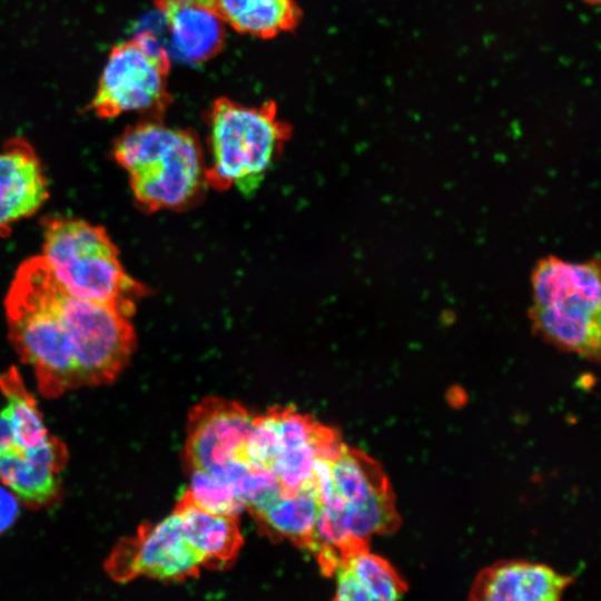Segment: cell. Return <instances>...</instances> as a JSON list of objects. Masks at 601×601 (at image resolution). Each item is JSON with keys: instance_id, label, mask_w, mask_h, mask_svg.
Instances as JSON below:
<instances>
[{"instance_id": "1", "label": "cell", "mask_w": 601, "mask_h": 601, "mask_svg": "<svg viewBox=\"0 0 601 601\" xmlns=\"http://www.w3.org/2000/svg\"><path fill=\"white\" fill-rule=\"evenodd\" d=\"M316 487L319 513L309 552L326 577L342 553L370 546L372 536L393 533L401 523L382 466L344 442L319 462Z\"/></svg>"}, {"instance_id": "2", "label": "cell", "mask_w": 601, "mask_h": 601, "mask_svg": "<svg viewBox=\"0 0 601 601\" xmlns=\"http://www.w3.org/2000/svg\"><path fill=\"white\" fill-rule=\"evenodd\" d=\"M69 297L41 255L19 265L4 297L9 337L47 397L80 386Z\"/></svg>"}, {"instance_id": "3", "label": "cell", "mask_w": 601, "mask_h": 601, "mask_svg": "<svg viewBox=\"0 0 601 601\" xmlns=\"http://www.w3.org/2000/svg\"><path fill=\"white\" fill-rule=\"evenodd\" d=\"M111 152L147 214L190 208L207 188L205 148L190 129L144 119L116 138Z\"/></svg>"}, {"instance_id": "4", "label": "cell", "mask_w": 601, "mask_h": 601, "mask_svg": "<svg viewBox=\"0 0 601 601\" xmlns=\"http://www.w3.org/2000/svg\"><path fill=\"white\" fill-rule=\"evenodd\" d=\"M206 185L217 191L237 188L253 194L292 137L274 100L248 106L216 98L205 115Z\"/></svg>"}, {"instance_id": "5", "label": "cell", "mask_w": 601, "mask_h": 601, "mask_svg": "<svg viewBox=\"0 0 601 601\" xmlns=\"http://www.w3.org/2000/svg\"><path fill=\"white\" fill-rule=\"evenodd\" d=\"M599 258H540L531 273L532 329L549 344L589 359L600 356Z\"/></svg>"}, {"instance_id": "6", "label": "cell", "mask_w": 601, "mask_h": 601, "mask_svg": "<svg viewBox=\"0 0 601 601\" xmlns=\"http://www.w3.org/2000/svg\"><path fill=\"white\" fill-rule=\"evenodd\" d=\"M41 223V256L62 287L131 316L148 290L126 273L106 229L67 216H48Z\"/></svg>"}, {"instance_id": "7", "label": "cell", "mask_w": 601, "mask_h": 601, "mask_svg": "<svg viewBox=\"0 0 601 601\" xmlns=\"http://www.w3.org/2000/svg\"><path fill=\"white\" fill-rule=\"evenodd\" d=\"M333 427L293 406H277L255 414L247 440L250 463L269 472L286 490L316 484L321 461L342 444Z\"/></svg>"}, {"instance_id": "8", "label": "cell", "mask_w": 601, "mask_h": 601, "mask_svg": "<svg viewBox=\"0 0 601 601\" xmlns=\"http://www.w3.org/2000/svg\"><path fill=\"white\" fill-rule=\"evenodd\" d=\"M170 57L149 31L115 45L106 60L88 106L102 119L137 112L160 119L173 97L168 88Z\"/></svg>"}, {"instance_id": "9", "label": "cell", "mask_w": 601, "mask_h": 601, "mask_svg": "<svg viewBox=\"0 0 601 601\" xmlns=\"http://www.w3.org/2000/svg\"><path fill=\"white\" fill-rule=\"evenodd\" d=\"M105 569L118 582L142 577L175 582L198 577L206 562L174 509L161 520L141 524L135 534L124 538L112 549Z\"/></svg>"}, {"instance_id": "10", "label": "cell", "mask_w": 601, "mask_h": 601, "mask_svg": "<svg viewBox=\"0 0 601 601\" xmlns=\"http://www.w3.org/2000/svg\"><path fill=\"white\" fill-rule=\"evenodd\" d=\"M254 415L244 405L220 397H207L196 404L186 425V471H200L226 483L250 463L246 445Z\"/></svg>"}, {"instance_id": "11", "label": "cell", "mask_w": 601, "mask_h": 601, "mask_svg": "<svg viewBox=\"0 0 601 601\" xmlns=\"http://www.w3.org/2000/svg\"><path fill=\"white\" fill-rule=\"evenodd\" d=\"M49 197L42 162L26 138L11 137L0 145V236L35 215Z\"/></svg>"}, {"instance_id": "12", "label": "cell", "mask_w": 601, "mask_h": 601, "mask_svg": "<svg viewBox=\"0 0 601 601\" xmlns=\"http://www.w3.org/2000/svg\"><path fill=\"white\" fill-rule=\"evenodd\" d=\"M571 582L546 564L505 560L476 574L469 601H560Z\"/></svg>"}, {"instance_id": "13", "label": "cell", "mask_w": 601, "mask_h": 601, "mask_svg": "<svg viewBox=\"0 0 601 601\" xmlns=\"http://www.w3.org/2000/svg\"><path fill=\"white\" fill-rule=\"evenodd\" d=\"M246 510L270 539L287 540L311 551L319 513L316 484L296 490L276 485L250 503Z\"/></svg>"}, {"instance_id": "14", "label": "cell", "mask_w": 601, "mask_h": 601, "mask_svg": "<svg viewBox=\"0 0 601 601\" xmlns=\"http://www.w3.org/2000/svg\"><path fill=\"white\" fill-rule=\"evenodd\" d=\"M167 27L176 55L185 62L201 65L225 46V23L208 7L194 0H154Z\"/></svg>"}, {"instance_id": "15", "label": "cell", "mask_w": 601, "mask_h": 601, "mask_svg": "<svg viewBox=\"0 0 601 601\" xmlns=\"http://www.w3.org/2000/svg\"><path fill=\"white\" fill-rule=\"evenodd\" d=\"M67 456L66 445L56 436L32 453L2 455L0 482L27 505H48L58 497Z\"/></svg>"}, {"instance_id": "16", "label": "cell", "mask_w": 601, "mask_h": 601, "mask_svg": "<svg viewBox=\"0 0 601 601\" xmlns=\"http://www.w3.org/2000/svg\"><path fill=\"white\" fill-rule=\"evenodd\" d=\"M332 601H401L407 585L385 558L362 546L342 553L333 569Z\"/></svg>"}, {"instance_id": "17", "label": "cell", "mask_w": 601, "mask_h": 601, "mask_svg": "<svg viewBox=\"0 0 601 601\" xmlns=\"http://www.w3.org/2000/svg\"><path fill=\"white\" fill-rule=\"evenodd\" d=\"M174 509L179 512L193 543L204 556L206 569H226L234 563L244 544L238 516L205 511L184 493Z\"/></svg>"}, {"instance_id": "18", "label": "cell", "mask_w": 601, "mask_h": 601, "mask_svg": "<svg viewBox=\"0 0 601 601\" xmlns=\"http://www.w3.org/2000/svg\"><path fill=\"white\" fill-rule=\"evenodd\" d=\"M209 8L225 26L260 39L293 32L303 20L296 0H211Z\"/></svg>"}, {"instance_id": "19", "label": "cell", "mask_w": 601, "mask_h": 601, "mask_svg": "<svg viewBox=\"0 0 601 601\" xmlns=\"http://www.w3.org/2000/svg\"><path fill=\"white\" fill-rule=\"evenodd\" d=\"M0 391L7 400L4 407L13 431V446L4 454H24L50 442L53 435L48 431L35 397L14 367L0 375Z\"/></svg>"}, {"instance_id": "20", "label": "cell", "mask_w": 601, "mask_h": 601, "mask_svg": "<svg viewBox=\"0 0 601 601\" xmlns=\"http://www.w3.org/2000/svg\"><path fill=\"white\" fill-rule=\"evenodd\" d=\"M189 486L184 494L197 506L210 513L239 516L246 510L225 484L200 471H189Z\"/></svg>"}, {"instance_id": "21", "label": "cell", "mask_w": 601, "mask_h": 601, "mask_svg": "<svg viewBox=\"0 0 601 601\" xmlns=\"http://www.w3.org/2000/svg\"><path fill=\"white\" fill-rule=\"evenodd\" d=\"M17 514V497L10 491H7V487H0V534L11 526Z\"/></svg>"}, {"instance_id": "22", "label": "cell", "mask_w": 601, "mask_h": 601, "mask_svg": "<svg viewBox=\"0 0 601 601\" xmlns=\"http://www.w3.org/2000/svg\"><path fill=\"white\" fill-rule=\"evenodd\" d=\"M194 1H196L198 3H201V4H204V6L208 7V8L210 7V2H211V0H194Z\"/></svg>"}, {"instance_id": "23", "label": "cell", "mask_w": 601, "mask_h": 601, "mask_svg": "<svg viewBox=\"0 0 601 601\" xmlns=\"http://www.w3.org/2000/svg\"><path fill=\"white\" fill-rule=\"evenodd\" d=\"M588 1H590V2H592V3L599 2V0H588Z\"/></svg>"}]
</instances>
